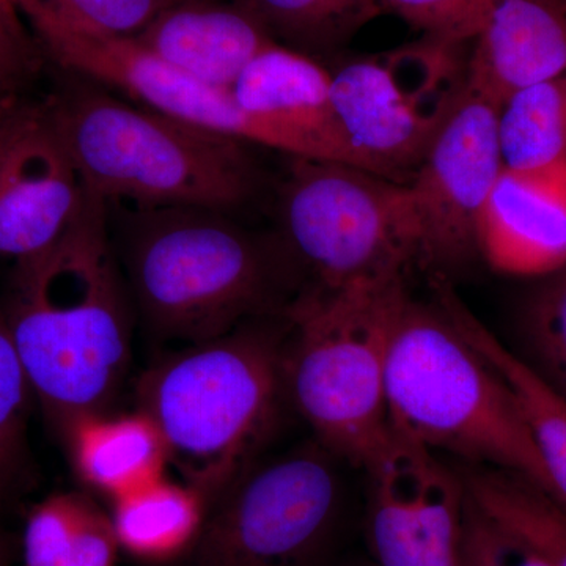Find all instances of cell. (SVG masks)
Masks as SVG:
<instances>
[{
    "label": "cell",
    "mask_w": 566,
    "mask_h": 566,
    "mask_svg": "<svg viewBox=\"0 0 566 566\" xmlns=\"http://www.w3.org/2000/svg\"><path fill=\"white\" fill-rule=\"evenodd\" d=\"M13 263L3 308L32 392L63 436L107 415L132 357L128 293L107 205L88 192L54 244Z\"/></svg>",
    "instance_id": "1"
},
{
    "label": "cell",
    "mask_w": 566,
    "mask_h": 566,
    "mask_svg": "<svg viewBox=\"0 0 566 566\" xmlns=\"http://www.w3.org/2000/svg\"><path fill=\"white\" fill-rule=\"evenodd\" d=\"M285 337L255 319L182 346L142 375L139 411L161 433L169 464L208 506L273 438L286 398Z\"/></svg>",
    "instance_id": "2"
},
{
    "label": "cell",
    "mask_w": 566,
    "mask_h": 566,
    "mask_svg": "<svg viewBox=\"0 0 566 566\" xmlns=\"http://www.w3.org/2000/svg\"><path fill=\"white\" fill-rule=\"evenodd\" d=\"M73 77L44 109L85 188L104 203L229 212L252 199L259 172L248 144Z\"/></svg>",
    "instance_id": "3"
},
{
    "label": "cell",
    "mask_w": 566,
    "mask_h": 566,
    "mask_svg": "<svg viewBox=\"0 0 566 566\" xmlns=\"http://www.w3.org/2000/svg\"><path fill=\"white\" fill-rule=\"evenodd\" d=\"M109 205L120 212L126 286L163 340L200 344L270 315L279 304L281 253L227 212Z\"/></svg>",
    "instance_id": "4"
},
{
    "label": "cell",
    "mask_w": 566,
    "mask_h": 566,
    "mask_svg": "<svg viewBox=\"0 0 566 566\" xmlns=\"http://www.w3.org/2000/svg\"><path fill=\"white\" fill-rule=\"evenodd\" d=\"M386 403L395 430L424 449L523 476L553 497L512 394L453 322L441 282L430 300L406 297L390 338Z\"/></svg>",
    "instance_id": "5"
},
{
    "label": "cell",
    "mask_w": 566,
    "mask_h": 566,
    "mask_svg": "<svg viewBox=\"0 0 566 566\" xmlns=\"http://www.w3.org/2000/svg\"><path fill=\"white\" fill-rule=\"evenodd\" d=\"M406 274L314 286L292 301L283 348L286 398L316 441L363 468L389 431L387 357Z\"/></svg>",
    "instance_id": "6"
},
{
    "label": "cell",
    "mask_w": 566,
    "mask_h": 566,
    "mask_svg": "<svg viewBox=\"0 0 566 566\" xmlns=\"http://www.w3.org/2000/svg\"><path fill=\"white\" fill-rule=\"evenodd\" d=\"M340 460L316 439L256 461L210 506L188 566H324L345 509Z\"/></svg>",
    "instance_id": "7"
},
{
    "label": "cell",
    "mask_w": 566,
    "mask_h": 566,
    "mask_svg": "<svg viewBox=\"0 0 566 566\" xmlns=\"http://www.w3.org/2000/svg\"><path fill=\"white\" fill-rule=\"evenodd\" d=\"M286 249L315 277L337 286L420 263L408 185L349 164L293 158L281 199Z\"/></svg>",
    "instance_id": "8"
},
{
    "label": "cell",
    "mask_w": 566,
    "mask_h": 566,
    "mask_svg": "<svg viewBox=\"0 0 566 566\" xmlns=\"http://www.w3.org/2000/svg\"><path fill=\"white\" fill-rule=\"evenodd\" d=\"M457 48L424 39L331 73L342 129L375 174L394 178L422 163L468 87Z\"/></svg>",
    "instance_id": "9"
},
{
    "label": "cell",
    "mask_w": 566,
    "mask_h": 566,
    "mask_svg": "<svg viewBox=\"0 0 566 566\" xmlns=\"http://www.w3.org/2000/svg\"><path fill=\"white\" fill-rule=\"evenodd\" d=\"M43 54L73 76L120 92L134 103L222 134L248 145L273 148L292 158L335 161L324 145L259 115L249 114L229 88L216 87L156 57L134 39L50 33L40 36Z\"/></svg>",
    "instance_id": "10"
},
{
    "label": "cell",
    "mask_w": 566,
    "mask_h": 566,
    "mask_svg": "<svg viewBox=\"0 0 566 566\" xmlns=\"http://www.w3.org/2000/svg\"><path fill=\"white\" fill-rule=\"evenodd\" d=\"M360 469L371 565L463 566L468 493L458 472L392 424Z\"/></svg>",
    "instance_id": "11"
},
{
    "label": "cell",
    "mask_w": 566,
    "mask_h": 566,
    "mask_svg": "<svg viewBox=\"0 0 566 566\" xmlns=\"http://www.w3.org/2000/svg\"><path fill=\"white\" fill-rule=\"evenodd\" d=\"M499 109L465 87L408 185L427 266H455L476 252V222L504 169Z\"/></svg>",
    "instance_id": "12"
},
{
    "label": "cell",
    "mask_w": 566,
    "mask_h": 566,
    "mask_svg": "<svg viewBox=\"0 0 566 566\" xmlns=\"http://www.w3.org/2000/svg\"><path fill=\"white\" fill-rule=\"evenodd\" d=\"M88 191L39 104L0 164V259L13 262L54 244L76 221Z\"/></svg>",
    "instance_id": "13"
},
{
    "label": "cell",
    "mask_w": 566,
    "mask_h": 566,
    "mask_svg": "<svg viewBox=\"0 0 566 566\" xmlns=\"http://www.w3.org/2000/svg\"><path fill=\"white\" fill-rule=\"evenodd\" d=\"M476 252L497 273L538 277L566 266V159L505 167L476 222Z\"/></svg>",
    "instance_id": "14"
},
{
    "label": "cell",
    "mask_w": 566,
    "mask_h": 566,
    "mask_svg": "<svg viewBox=\"0 0 566 566\" xmlns=\"http://www.w3.org/2000/svg\"><path fill=\"white\" fill-rule=\"evenodd\" d=\"M468 62V91L501 107L566 71V0H494Z\"/></svg>",
    "instance_id": "15"
},
{
    "label": "cell",
    "mask_w": 566,
    "mask_h": 566,
    "mask_svg": "<svg viewBox=\"0 0 566 566\" xmlns=\"http://www.w3.org/2000/svg\"><path fill=\"white\" fill-rule=\"evenodd\" d=\"M230 92L249 114L312 137L338 163L374 172L346 139L335 114L333 76L311 55L270 44L245 66Z\"/></svg>",
    "instance_id": "16"
},
{
    "label": "cell",
    "mask_w": 566,
    "mask_h": 566,
    "mask_svg": "<svg viewBox=\"0 0 566 566\" xmlns=\"http://www.w3.org/2000/svg\"><path fill=\"white\" fill-rule=\"evenodd\" d=\"M197 80L232 87L245 66L277 43L241 7L178 0L134 39Z\"/></svg>",
    "instance_id": "17"
},
{
    "label": "cell",
    "mask_w": 566,
    "mask_h": 566,
    "mask_svg": "<svg viewBox=\"0 0 566 566\" xmlns=\"http://www.w3.org/2000/svg\"><path fill=\"white\" fill-rule=\"evenodd\" d=\"M442 296L461 333L493 367L512 394L553 483V499L566 512V400L524 357L510 352L449 285Z\"/></svg>",
    "instance_id": "18"
},
{
    "label": "cell",
    "mask_w": 566,
    "mask_h": 566,
    "mask_svg": "<svg viewBox=\"0 0 566 566\" xmlns=\"http://www.w3.org/2000/svg\"><path fill=\"white\" fill-rule=\"evenodd\" d=\"M77 475L112 501L163 479L166 444L144 412L91 417L65 434Z\"/></svg>",
    "instance_id": "19"
},
{
    "label": "cell",
    "mask_w": 566,
    "mask_h": 566,
    "mask_svg": "<svg viewBox=\"0 0 566 566\" xmlns=\"http://www.w3.org/2000/svg\"><path fill=\"white\" fill-rule=\"evenodd\" d=\"M112 502L120 549L151 564L188 556L208 513L207 499L199 491L164 476Z\"/></svg>",
    "instance_id": "20"
},
{
    "label": "cell",
    "mask_w": 566,
    "mask_h": 566,
    "mask_svg": "<svg viewBox=\"0 0 566 566\" xmlns=\"http://www.w3.org/2000/svg\"><path fill=\"white\" fill-rule=\"evenodd\" d=\"M118 549L111 515L76 493L33 506L22 538L24 566H117Z\"/></svg>",
    "instance_id": "21"
},
{
    "label": "cell",
    "mask_w": 566,
    "mask_h": 566,
    "mask_svg": "<svg viewBox=\"0 0 566 566\" xmlns=\"http://www.w3.org/2000/svg\"><path fill=\"white\" fill-rule=\"evenodd\" d=\"M458 474L482 512L534 546L554 566H566V512L551 495L501 469L468 464Z\"/></svg>",
    "instance_id": "22"
},
{
    "label": "cell",
    "mask_w": 566,
    "mask_h": 566,
    "mask_svg": "<svg viewBox=\"0 0 566 566\" xmlns=\"http://www.w3.org/2000/svg\"><path fill=\"white\" fill-rule=\"evenodd\" d=\"M499 142L510 169L566 159V71L513 93L499 109Z\"/></svg>",
    "instance_id": "23"
},
{
    "label": "cell",
    "mask_w": 566,
    "mask_h": 566,
    "mask_svg": "<svg viewBox=\"0 0 566 566\" xmlns=\"http://www.w3.org/2000/svg\"><path fill=\"white\" fill-rule=\"evenodd\" d=\"M275 41L300 52L329 51L381 11V0H238Z\"/></svg>",
    "instance_id": "24"
},
{
    "label": "cell",
    "mask_w": 566,
    "mask_h": 566,
    "mask_svg": "<svg viewBox=\"0 0 566 566\" xmlns=\"http://www.w3.org/2000/svg\"><path fill=\"white\" fill-rule=\"evenodd\" d=\"M35 40L50 33L136 39L178 0H10Z\"/></svg>",
    "instance_id": "25"
},
{
    "label": "cell",
    "mask_w": 566,
    "mask_h": 566,
    "mask_svg": "<svg viewBox=\"0 0 566 566\" xmlns=\"http://www.w3.org/2000/svg\"><path fill=\"white\" fill-rule=\"evenodd\" d=\"M32 387L0 297V499L20 480Z\"/></svg>",
    "instance_id": "26"
},
{
    "label": "cell",
    "mask_w": 566,
    "mask_h": 566,
    "mask_svg": "<svg viewBox=\"0 0 566 566\" xmlns=\"http://www.w3.org/2000/svg\"><path fill=\"white\" fill-rule=\"evenodd\" d=\"M523 331L528 363L566 400V266L531 297Z\"/></svg>",
    "instance_id": "27"
},
{
    "label": "cell",
    "mask_w": 566,
    "mask_h": 566,
    "mask_svg": "<svg viewBox=\"0 0 566 566\" xmlns=\"http://www.w3.org/2000/svg\"><path fill=\"white\" fill-rule=\"evenodd\" d=\"M494 0H381L427 40L460 46L474 40Z\"/></svg>",
    "instance_id": "28"
},
{
    "label": "cell",
    "mask_w": 566,
    "mask_h": 566,
    "mask_svg": "<svg viewBox=\"0 0 566 566\" xmlns=\"http://www.w3.org/2000/svg\"><path fill=\"white\" fill-rule=\"evenodd\" d=\"M468 493V491H465ZM463 566H554L534 546L495 523L468 495Z\"/></svg>",
    "instance_id": "29"
},
{
    "label": "cell",
    "mask_w": 566,
    "mask_h": 566,
    "mask_svg": "<svg viewBox=\"0 0 566 566\" xmlns=\"http://www.w3.org/2000/svg\"><path fill=\"white\" fill-rule=\"evenodd\" d=\"M41 54L18 10L9 0H0V104L25 98L39 74Z\"/></svg>",
    "instance_id": "30"
},
{
    "label": "cell",
    "mask_w": 566,
    "mask_h": 566,
    "mask_svg": "<svg viewBox=\"0 0 566 566\" xmlns=\"http://www.w3.org/2000/svg\"><path fill=\"white\" fill-rule=\"evenodd\" d=\"M36 106L39 104L29 102L28 98L0 104V164L9 150L11 140L29 120Z\"/></svg>",
    "instance_id": "31"
},
{
    "label": "cell",
    "mask_w": 566,
    "mask_h": 566,
    "mask_svg": "<svg viewBox=\"0 0 566 566\" xmlns=\"http://www.w3.org/2000/svg\"><path fill=\"white\" fill-rule=\"evenodd\" d=\"M0 566H7V549L2 539H0Z\"/></svg>",
    "instance_id": "32"
},
{
    "label": "cell",
    "mask_w": 566,
    "mask_h": 566,
    "mask_svg": "<svg viewBox=\"0 0 566 566\" xmlns=\"http://www.w3.org/2000/svg\"><path fill=\"white\" fill-rule=\"evenodd\" d=\"M365 566H374V565H365Z\"/></svg>",
    "instance_id": "33"
},
{
    "label": "cell",
    "mask_w": 566,
    "mask_h": 566,
    "mask_svg": "<svg viewBox=\"0 0 566 566\" xmlns=\"http://www.w3.org/2000/svg\"><path fill=\"white\" fill-rule=\"evenodd\" d=\"M9 2H10V0H9ZM10 3H11V2H10Z\"/></svg>",
    "instance_id": "34"
}]
</instances>
